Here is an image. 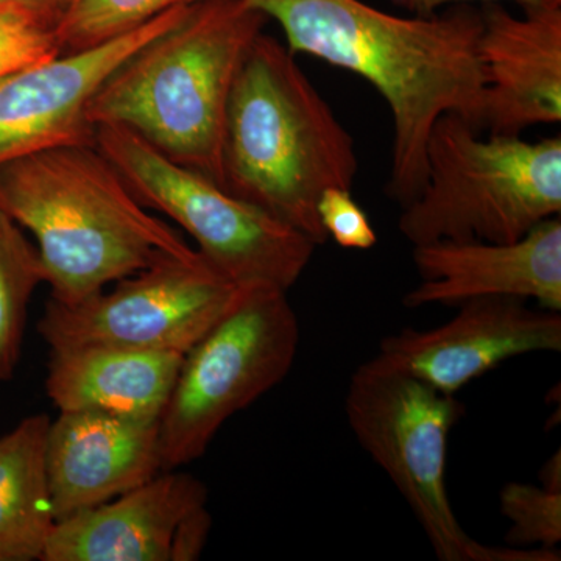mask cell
<instances>
[{
  "label": "cell",
  "instance_id": "obj_1",
  "mask_svg": "<svg viewBox=\"0 0 561 561\" xmlns=\"http://www.w3.org/2000/svg\"><path fill=\"white\" fill-rule=\"evenodd\" d=\"M278 22L290 51L350 70L382 95L393 125L387 194L402 208L426 183V146L443 114L482 133V10L402 18L362 0H249Z\"/></svg>",
  "mask_w": 561,
  "mask_h": 561
},
{
  "label": "cell",
  "instance_id": "obj_2",
  "mask_svg": "<svg viewBox=\"0 0 561 561\" xmlns=\"http://www.w3.org/2000/svg\"><path fill=\"white\" fill-rule=\"evenodd\" d=\"M0 208L36 241L50 300L76 305L164 256L197 253L133 194L95 144L0 165Z\"/></svg>",
  "mask_w": 561,
  "mask_h": 561
},
{
  "label": "cell",
  "instance_id": "obj_3",
  "mask_svg": "<svg viewBox=\"0 0 561 561\" xmlns=\"http://www.w3.org/2000/svg\"><path fill=\"white\" fill-rule=\"evenodd\" d=\"M356 144L286 44L264 32L232 84L221 142V187L280 224L328 241L317 205L330 187L351 191Z\"/></svg>",
  "mask_w": 561,
  "mask_h": 561
},
{
  "label": "cell",
  "instance_id": "obj_4",
  "mask_svg": "<svg viewBox=\"0 0 561 561\" xmlns=\"http://www.w3.org/2000/svg\"><path fill=\"white\" fill-rule=\"evenodd\" d=\"M267 21L249 0L192 3L103 80L88 110L91 124L125 128L220 184L232 84Z\"/></svg>",
  "mask_w": 561,
  "mask_h": 561
},
{
  "label": "cell",
  "instance_id": "obj_5",
  "mask_svg": "<svg viewBox=\"0 0 561 561\" xmlns=\"http://www.w3.org/2000/svg\"><path fill=\"white\" fill-rule=\"evenodd\" d=\"M426 183L402 208L413 247L437 241L515 242L561 213L560 136H481L443 114L426 146Z\"/></svg>",
  "mask_w": 561,
  "mask_h": 561
},
{
  "label": "cell",
  "instance_id": "obj_6",
  "mask_svg": "<svg viewBox=\"0 0 561 561\" xmlns=\"http://www.w3.org/2000/svg\"><path fill=\"white\" fill-rule=\"evenodd\" d=\"M345 412L365 453L389 476L442 561H559V549L474 540L457 519L446 486L449 435L465 413L446 394L373 357L350 379Z\"/></svg>",
  "mask_w": 561,
  "mask_h": 561
},
{
  "label": "cell",
  "instance_id": "obj_7",
  "mask_svg": "<svg viewBox=\"0 0 561 561\" xmlns=\"http://www.w3.org/2000/svg\"><path fill=\"white\" fill-rule=\"evenodd\" d=\"M287 291L268 284L239 287L230 308L184 354L160 420L164 470L205 456L228 420L289 375L300 323Z\"/></svg>",
  "mask_w": 561,
  "mask_h": 561
},
{
  "label": "cell",
  "instance_id": "obj_8",
  "mask_svg": "<svg viewBox=\"0 0 561 561\" xmlns=\"http://www.w3.org/2000/svg\"><path fill=\"white\" fill-rule=\"evenodd\" d=\"M95 146L147 209L175 221L210 267L238 286L268 284L289 290L317 245L234 197L217 181L176 164L121 127L95 128Z\"/></svg>",
  "mask_w": 561,
  "mask_h": 561
},
{
  "label": "cell",
  "instance_id": "obj_9",
  "mask_svg": "<svg viewBox=\"0 0 561 561\" xmlns=\"http://www.w3.org/2000/svg\"><path fill=\"white\" fill-rule=\"evenodd\" d=\"M239 287L198 251L164 256L76 305L50 300L38 332L50 350L113 345L186 354L230 308Z\"/></svg>",
  "mask_w": 561,
  "mask_h": 561
},
{
  "label": "cell",
  "instance_id": "obj_10",
  "mask_svg": "<svg viewBox=\"0 0 561 561\" xmlns=\"http://www.w3.org/2000/svg\"><path fill=\"white\" fill-rule=\"evenodd\" d=\"M187 7L168 10L139 28L92 49L61 54L0 80V165L36 151L95 144L88 110L103 80Z\"/></svg>",
  "mask_w": 561,
  "mask_h": 561
},
{
  "label": "cell",
  "instance_id": "obj_11",
  "mask_svg": "<svg viewBox=\"0 0 561 561\" xmlns=\"http://www.w3.org/2000/svg\"><path fill=\"white\" fill-rule=\"evenodd\" d=\"M459 312L432 330L405 328L379 343L376 359L446 394L531 353H559L560 312L526 300L485 297L461 302Z\"/></svg>",
  "mask_w": 561,
  "mask_h": 561
},
{
  "label": "cell",
  "instance_id": "obj_12",
  "mask_svg": "<svg viewBox=\"0 0 561 561\" xmlns=\"http://www.w3.org/2000/svg\"><path fill=\"white\" fill-rule=\"evenodd\" d=\"M479 55L485 72L482 131L522 136L561 121V0L515 16L501 2L482 10Z\"/></svg>",
  "mask_w": 561,
  "mask_h": 561
},
{
  "label": "cell",
  "instance_id": "obj_13",
  "mask_svg": "<svg viewBox=\"0 0 561 561\" xmlns=\"http://www.w3.org/2000/svg\"><path fill=\"white\" fill-rule=\"evenodd\" d=\"M421 283L405 308L459 306L485 297L535 301L561 311V219L541 221L515 242L437 241L413 247Z\"/></svg>",
  "mask_w": 561,
  "mask_h": 561
},
{
  "label": "cell",
  "instance_id": "obj_14",
  "mask_svg": "<svg viewBox=\"0 0 561 561\" xmlns=\"http://www.w3.org/2000/svg\"><path fill=\"white\" fill-rule=\"evenodd\" d=\"M46 470L57 522L105 504L164 471L160 421L60 411L47 431Z\"/></svg>",
  "mask_w": 561,
  "mask_h": 561
},
{
  "label": "cell",
  "instance_id": "obj_15",
  "mask_svg": "<svg viewBox=\"0 0 561 561\" xmlns=\"http://www.w3.org/2000/svg\"><path fill=\"white\" fill-rule=\"evenodd\" d=\"M206 504L201 479L161 471L105 504L58 519L41 561H171L181 519Z\"/></svg>",
  "mask_w": 561,
  "mask_h": 561
},
{
  "label": "cell",
  "instance_id": "obj_16",
  "mask_svg": "<svg viewBox=\"0 0 561 561\" xmlns=\"http://www.w3.org/2000/svg\"><path fill=\"white\" fill-rule=\"evenodd\" d=\"M184 354L76 345L50 350L46 391L58 411L160 421Z\"/></svg>",
  "mask_w": 561,
  "mask_h": 561
},
{
  "label": "cell",
  "instance_id": "obj_17",
  "mask_svg": "<svg viewBox=\"0 0 561 561\" xmlns=\"http://www.w3.org/2000/svg\"><path fill=\"white\" fill-rule=\"evenodd\" d=\"M50 416H25L0 437V561H41L54 530L46 442Z\"/></svg>",
  "mask_w": 561,
  "mask_h": 561
},
{
  "label": "cell",
  "instance_id": "obj_18",
  "mask_svg": "<svg viewBox=\"0 0 561 561\" xmlns=\"http://www.w3.org/2000/svg\"><path fill=\"white\" fill-rule=\"evenodd\" d=\"M43 283L36 247L0 208V382H9L20 364L28 306Z\"/></svg>",
  "mask_w": 561,
  "mask_h": 561
},
{
  "label": "cell",
  "instance_id": "obj_19",
  "mask_svg": "<svg viewBox=\"0 0 561 561\" xmlns=\"http://www.w3.org/2000/svg\"><path fill=\"white\" fill-rule=\"evenodd\" d=\"M195 2L201 0H76L57 31L61 54L102 46L168 10Z\"/></svg>",
  "mask_w": 561,
  "mask_h": 561
},
{
  "label": "cell",
  "instance_id": "obj_20",
  "mask_svg": "<svg viewBox=\"0 0 561 561\" xmlns=\"http://www.w3.org/2000/svg\"><path fill=\"white\" fill-rule=\"evenodd\" d=\"M500 507L511 523L507 546L556 551L561 542V491L530 483L508 482L500 493Z\"/></svg>",
  "mask_w": 561,
  "mask_h": 561
},
{
  "label": "cell",
  "instance_id": "obj_21",
  "mask_svg": "<svg viewBox=\"0 0 561 561\" xmlns=\"http://www.w3.org/2000/svg\"><path fill=\"white\" fill-rule=\"evenodd\" d=\"M58 55L57 32L24 14L0 11V80Z\"/></svg>",
  "mask_w": 561,
  "mask_h": 561
},
{
  "label": "cell",
  "instance_id": "obj_22",
  "mask_svg": "<svg viewBox=\"0 0 561 561\" xmlns=\"http://www.w3.org/2000/svg\"><path fill=\"white\" fill-rule=\"evenodd\" d=\"M317 214L327 238L342 249L370 250L378 243L367 213L354 201L351 191L330 187L321 194Z\"/></svg>",
  "mask_w": 561,
  "mask_h": 561
},
{
  "label": "cell",
  "instance_id": "obj_23",
  "mask_svg": "<svg viewBox=\"0 0 561 561\" xmlns=\"http://www.w3.org/2000/svg\"><path fill=\"white\" fill-rule=\"evenodd\" d=\"M213 516L208 505L195 508L181 519L173 534L171 561H195L201 559L208 542Z\"/></svg>",
  "mask_w": 561,
  "mask_h": 561
},
{
  "label": "cell",
  "instance_id": "obj_24",
  "mask_svg": "<svg viewBox=\"0 0 561 561\" xmlns=\"http://www.w3.org/2000/svg\"><path fill=\"white\" fill-rule=\"evenodd\" d=\"M76 0H0V11H13L57 32Z\"/></svg>",
  "mask_w": 561,
  "mask_h": 561
},
{
  "label": "cell",
  "instance_id": "obj_25",
  "mask_svg": "<svg viewBox=\"0 0 561 561\" xmlns=\"http://www.w3.org/2000/svg\"><path fill=\"white\" fill-rule=\"evenodd\" d=\"M394 5L408 10L413 16H431V14L438 13L442 9L448 5H461V3L478 2V0H391ZM481 2H501V0H481ZM518 3L522 9L534 5L540 0H512Z\"/></svg>",
  "mask_w": 561,
  "mask_h": 561
},
{
  "label": "cell",
  "instance_id": "obj_26",
  "mask_svg": "<svg viewBox=\"0 0 561 561\" xmlns=\"http://www.w3.org/2000/svg\"><path fill=\"white\" fill-rule=\"evenodd\" d=\"M538 479H540L542 489L561 491L560 451L552 454V456L546 460V463L541 467L540 474H538Z\"/></svg>",
  "mask_w": 561,
  "mask_h": 561
}]
</instances>
